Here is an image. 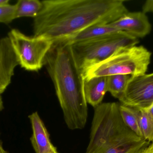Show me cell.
Masks as SVG:
<instances>
[{"instance_id":"obj_1","label":"cell","mask_w":153,"mask_h":153,"mask_svg":"<svg viewBox=\"0 0 153 153\" xmlns=\"http://www.w3.org/2000/svg\"><path fill=\"white\" fill-rule=\"evenodd\" d=\"M124 0H45L34 18V36L52 42L68 39L97 24H109L128 11Z\"/></svg>"},{"instance_id":"obj_2","label":"cell","mask_w":153,"mask_h":153,"mask_svg":"<svg viewBox=\"0 0 153 153\" xmlns=\"http://www.w3.org/2000/svg\"><path fill=\"white\" fill-rule=\"evenodd\" d=\"M45 65L53 81L68 128H84L88 118L84 78L76 65L67 40L53 43L46 57Z\"/></svg>"},{"instance_id":"obj_3","label":"cell","mask_w":153,"mask_h":153,"mask_svg":"<svg viewBox=\"0 0 153 153\" xmlns=\"http://www.w3.org/2000/svg\"><path fill=\"white\" fill-rule=\"evenodd\" d=\"M94 108L85 153H140L150 145L126 125L118 103H101Z\"/></svg>"},{"instance_id":"obj_4","label":"cell","mask_w":153,"mask_h":153,"mask_svg":"<svg viewBox=\"0 0 153 153\" xmlns=\"http://www.w3.org/2000/svg\"><path fill=\"white\" fill-rule=\"evenodd\" d=\"M139 42L138 39L120 31L96 39L69 44L76 65L84 77L90 67L106 60L121 49L137 46Z\"/></svg>"},{"instance_id":"obj_5","label":"cell","mask_w":153,"mask_h":153,"mask_svg":"<svg viewBox=\"0 0 153 153\" xmlns=\"http://www.w3.org/2000/svg\"><path fill=\"white\" fill-rule=\"evenodd\" d=\"M151 57V52L143 46L121 49L106 60L90 67L84 78L116 75H142L146 73Z\"/></svg>"},{"instance_id":"obj_6","label":"cell","mask_w":153,"mask_h":153,"mask_svg":"<svg viewBox=\"0 0 153 153\" xmlns=\"http://www.w3.org/2000/svg\"><path fill=\"white\" fill-rule=\"evenodd\" d=\"M19 65L28 71L37 72L45 65V59L53 42L44 38L30 37L17 29L8 33Z\"/></svg>"},{"instance_id":"obj_7","label":"cell","mask_w":153,"mask_h":153,"mask_svg":"<svg viewBox=\"0 0 153 153\" xmlns=\"http://www.w3.org/2000/svg\"><path fill=\"white\" fill-rule=\"evenodd\" d=\"M120 101L139 109H147L153 103V72L131 76Z\"/></svg>"},{"instance_id":"obj_8","label":"cell","mask_w":153,"mask_h":153,"mask_svg":"<svg viewBox=\"0 0 153 153\" xmlns=\"http://www.w3.org/2000/svg\"><path fill=\"white\" fill-rule=\"evenodd\" d=\"M109 24L137 39L144 37L150 34L152 29L148 17L142 11H128Z\"/></svg>"},{"instance_id":"obj_9","label":"cell","mask_w":153,"mask_h":153,"mask_svg":"<svg viewBox=\"0 0 153 153\" xmlns=\"http://www.w3.org/2000/svg\"><path fill=\"white\" fill-rule=\"evenodd\" d=\"M18 65V58L8 37L0 39V95L11 82Z\"/></svg>"},{"instance_id":"obj_10","label":"cell","mask_w":153,"mask_h":153,"mask_svg":"<svg viewBox=\"0 0 153 153\" xmlns=\"http://www.w3.org/2000/svg\"><path fill=\"white\" fill-rule=\"evenodd\" d=\"M31 123L32 135L30 142L36 153H49L56 149L50 141L49 135L37 112L28 116Z\"/></svg>"},{"instance_id":"obj_11","label":"cell","mask_w":153,"mask_h":153,"mask_svg":"<svg viewBox=\"0 0 153 153\" xmlns=\"http://www.w3.org/2000/svg\"><path fill=\"white\" fill-rule=\"evenodd\" d=\"M84 90L87 104L95 107L101 103L108 92V76L84 80Z\"/></svg>"},{"instance_id":"obj_12","label":"cell","mask_w":153,"mask_h":153,"mask_svg":"<svg viewBox=\"0 0 153 153\" xmlns=\"http://www.w3.org/2000/svg\"><path fill=\"white\" fill-rule=\"evenodd\" d=\"M121 31L110 24H97L88 27L65 40L70 44L85 42L117 33Z\"/></svg>"},{"instance_id":"obj_13","label":"cell","mask_w":153,"mask_h":153,"mask_svg":"<svg viewBox=\"0 0 153 153\" xmlns=\"http://www.w3.org/2000/svg\"><path fill=\"white\" fill-rule=\"evenodd\" d=\"M15 4L16 19L24 17L35 18L42 7V1L39 0H19Z\"/></svg>"},{"instance_id":"obj_14","label":"cell","mask_w":153,"mask_h":153,"mask_svg":"<svg viewBox=\"0 0 153 153\" xmlns=\"http://www.w3.org/2000/svg\"><path fill=\"white\" fill-rule=\"evenodd\" d=\"M131 76L128 75H116L108 76V92L119 99L126 91Z\"/></svg>"},{"instance_id":"obj_15","label":"cell","mask_w":153,"mask_h":153,"mask_svg":"<svg viewBox=\"0 0 153 153\" xmlns=\"http://www.w3.org/2000/svg\"><path fill=\"white\" fill-rule=\"evenodd\" d=\"M135 109L138 124L143 138L148 142H153V119L146 109Z\"/></svg>"},{"instance_id":"obj_16","label":"cell","mask_w":153,"mask_h":153,"mask_svg":"<svg viewBox=\"0 0 153 153\" xmlns=\"http://www.w3.org/2000/svg\"><path fill=\"white\" fill-rule=\"evenodd\" d=\"M120 111L122 119L126 125L137 135L143 138L135 109L123 104H120Z\"/></svg>"},{"instance_id":"obj_17","label":"cell","mask_w":153,"mask_h":153,"mask_svg":"<svg viewBox=\"0 0 153 153\" xmlns=\"http://www.w3.org/2000/svg\"><path fill=\"white\" fill-rule=\"evenodd\" d=\"M16 6L10 3L0 5V23L8 24L15 19Z\"/></svg>"},{"instance_id":"obj_18","label":"cell","mask_w":153,"mask_h":153,"mask_svg":"<svg viewBox=\"0 0 153 153\" xmlns=\"http://www.w3.org/2000/svg\"><path fill=\"white\" fill-rule=\"evenodd\" d=\"M142 12L146 14L148 13H153V0H147L143 5Z\"/></svg>"},{"instance_id":"obj_19","label":"cell","mask_w":153,"mask_h":153,"mask_svg":"<svg viewBox=\"0 0 153 153\" xmlns=\"http://www.w3.org/2000/svg\"><path fill=\"white\" fill-rule=\"evenodd\" d=\"M140 153H153V142L150 143Z\"/></svg>"},{"instance_id":"obj_20","label":"cell","mask_w":153,"mask_h":153,"mask_svg":"<svg viewBox=\"0 0 153 153\" xmlns=\"http://www.w3.org/2000/svg\"><path fill=\"white\" fill-rule=\"evenodd\" d=\"M146 110L148 111L149 114L152 116V117L153 119V103L148 109Z\"/></svg>"},{"instance_id":"obj_21","label":"cell","mask_w":153,"mask_h":153,"mask_svg":"<svg viewBox=\"0 0 153 153\" xmlns=\"http://www.w3.org/2000/svg\"><path fill=\"white\" fill-rule=\"evenodd\" d=\"M0 153H9L6 150H4L1 142H0Z\"/></svg>"},{"instance_id":"obj_22","label":"cell","mask_w":153,"mask_h":153,"mask_svg":"<svg viewBox=\"0 0 153 153\" xmlns=\"http://www.w3.org/2000/svg\"><path fill=\"white\" fill-rule=\"evenodd\" d=\"M3 108V102L2 99L0 95V111H1Z\"/></svg>"},{"instance_id":"obj_23","label":"cell","mask_w":153,"mask_h":153,"mask_svg":"<svg viewBox=\"0 0 153 153\" xmlns=\"http://www.w3.org/2000/svg\"><path fill=\"white\" fill-rule=\"evenodd\" d=\"M10 1L9 0H0V5L7 4L9 3Z\"/></svg>"},{"instance_id":"obj_24","label":"cell","mask_w":153,"mask_h":153,"mask_svg":"<svg viewBox=\"0 0 153 153\" xmlns=\"http://www.w3.org/2000/svg\"><path fill=\"white\" fill-rule=\"evenodd\" d=\"M49 153H59L58 152H57V150H56V149H55V150H54L53 151H52V152H50Z\"/></svg>"}]
</instances>
